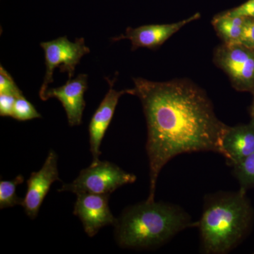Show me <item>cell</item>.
Masks as SVG:
<instances>
[{
	"label": "cell",
	"instance_id": "6da1fadb",
	"mask_svg": "<svg viewBox=\"0 0 254 254\" xmlns=\"http://www.w3.org/2000/svg\"><path fill=\"white\" fill-rule=\"evenodd\" d=\"M133 95L141 100L146 119L150 187L147 201H155L162 169L182 153L211 151L222 155L229 126L218 118L206 93L186 79L152 81L133 78Z\"/></svg>",
	"mask_w": 254,
	"mask_h": 254
},
{
	"label": "cell",
	"instance_id": "7a4b0ae2",
	"mask_svg": "<svg viewBox=\"0 0 254 254\" xmlns=\"http://www.w3.org/2000/svg\"><path fill=\"white\" fill-rule=\"evenodd\" d=\"M186 211L165 202H144L127 207L115 224V237L124 249L150 250L163 245L177 234L198 227Z\"/></svg>",
	"mask_w": 254,
	"mask_h": 254
},
{
	"label": "cell",
	"instance_id": "3957f363",
	"mask_svg": "<svg viewBox=\"0 0 254 254\" xmlns=\"http://www.w3.org/2000/svg\"><path fill=\"white\" fill-rule=\"evenodd\" d=\"M254 217L253 207L245 190L208 195L198 221L202 252L208 254L231 252L248 235Z\"/></svg>",
	"mask_w": 254,
	"mask_h": 254
},
{
	"label": "cell",
	"instance_id": "277c9868",
	"mask_svg": "<svg viewBox=\"0 0 254 254\" xmlns=\"http://www.w3.org/2000/svg\"><path fill=\"white\" fill-rule=\"evenodd\" d=\"M136 177L118 165L108 161L92 162L78 176L69 184H64L59 192L69 191L75 194L82 193L111 194L124 186L136 182Z\"/></svg>",
	"mask_w": 254,
	"mask_h": 254
},
{
	"label": "cell",
	"instance_id": "5b68a950",
	"mask_svg": "<svg viewBox=\"0 0 254 254\" xmlns=\"http://www.w3.org/2000/svg\"><path fill=\"white\" fill-rule=\"evenodd\" d=\"M213 62L240 92L254 93V48L240 43H223L215 50Z\"/></svg>",
	"mask_w": 254,
	"mask_h": 254
},
{
	"label": "cell",
	"instance_id": "8992f818",
	"mask_svg": "<svg viewBox=\"0 0 254 254\" xmlns=\"http://www.w3.org/2000/svg\"><path fill=\"white\" fill-rule=\"evenodd\" d=\"M41 46L44 50L46 65V76L39 92L40 98L43 100L48 85L53 82L55 68L59 67L61 72H67L68 78L71 79L75 68L81 58L90 53V49L85 44L84 38H77L74 42H71L66 36L43 42Z\"/></svg>",
	"mask_w": 254,
	"mask_h": 254
},
{
	"label": "cell",
	"instance_id": "52a82bcc",
	"mask_svg": "<svg viewBox=\"0 0 254 254\" xmlns=\"http://www.w3.org/2000/svg\"><path fill=\"white\" fill-rule=\"evenodd\" d=\"M76 196L73 214L81 220L88 237H93L100 229L116 223L109 206L110 194L82 193Z\"/></svg>",
	"mask_w": 254,
	"mask_h": 254
},
{
	"label": "cell",
	"instance_id": "ba28073f",
	"mask_svg": "<svg viewBox=\"0 0 254 254\" xmlns=\"http://www.w3.org/2000/svg\"><path fill=\"white\" fill-rule=\"evenodd\" d=\"M58 155L55 150H50L43 167L38 172H33L27 180V190L23 198L22 207L28 218L38 216L42 203L52 185L60 181L58 167Z\"/></svg>",
	"mask_w": 254,
	"mask_h": 254
},
{
	"label": "cell",
	"instance_id": "9c48e42d",
	"mask_svg": "<svg viewBox=\"0 0 254 254\" xmlns=\"http://www.w3.org/2000/svg\"><path fill=\"white\" fill-rule=\"evenodd\" d=\"M200 17L199 13H196L186 19L176 23L145 25L138 28H128L125 34L115 37L112 41L116 42L121 40H129L132 45V50L139 48L155 49L162 46L170 37L173 36L184 26Z\"/></svg>",
	"mask_w": 254,
	"mask_h": 254
},
{
	"label": "cell",
	"instance_id": "30bf717a",
	"mask_svg": "<svg viewBox=\"0 0 254 254\" xmlns=\"http://www.w3.org/2000/svg\"><path fill=\"white\" fill-rule=\"evenodd\" d=\"M87 88L88 76L79 74L74 79L68 80L63 86L47 90L43 100L57 98L66 112L69 126H78L82 123L83 110L86 107L84 93Z\"/></svg>",
	"mask_w": 254,
	"mask_h": 254
},
{
	"label": "cell",
	"instance_id": "8fae6325",
	"mask_svg": "<svg viewBox=\"0 0 254 254\" xmlns=\"http://www.w3.org/2000/svg\"><path fill=\"white\" fill-rule=\"evenodd\" d=\"M115 81V79L113 81L108 80L109 91L92 117L88 127L90 149L93 155V162L99 160V157L101 154L100 145L113 120L114 113L120 97L125 94L133 95V89L124 90L121 91L114 89Z\"/></svg>",
	"mask_w": 254,
	"mask_h": 254
},
{
	"label": "cell",
	"instance_id": "7c38bea8",
	"mask_svg": "<svg viewBox=\"0 0 254 254\" xmlns=\"http://www.w3.org/2000/svg\"><path fill=\"white\" fill-rule=\"evenodd\" d=\"M222 156L227 165L235 166L254 153V122L228 127L222 139Z\"/></svg>",
	"mask_w": 254,
	"mask_h": 254
},
{
	"label": "cell",
	"instance_id": "4fadbf2b",
	"mask_svg": "<svg viewBox=\"0 0 254 254\" xmlns=\"http://www.w3.org/2000/svg\"><path fill=\"white\" fill-rule=\"evenodd\" d=\"M247 18L242 16H229L223 12L215 16L212 23L223 43H238L243 33Z\"/></svg>",
	"mask_w": 254,
	"mask_h": 254
},
{
	"label": "cell",
	"instance_id": "5bb4252c",
	"mask_svg": "<svg viewBox=\"0 0 254 254\" xmlns=\"http://www.w3.org/2000/svg\"><path fill=\"white\" fill-rule=\"evenodd\" d=\"M24 178L21 175H18L12 180L0 182V208H11L16 205L22 206L23 198L18 197L16 193V187L22 184Z\"/></svg>",
	"mask_w": 254,
	"mask_h": 254
},
{
	"label": "cell",
	"instance_id": "9a60e30c",
	"mask_svg": "<svg viewBox=\"0 0 254 254\" xmlns=\"http://www.w3.org/2000/svg\"><path fill=\"white\" fill-rule=\"evenodd\" d=\"M232 168V173L240 184V190L247 191L254 188V153Z\"/></svg>",
	"mask_w": 254,
	"mask_h": 254
},
{
	"label": "cell",
	"instance_id": "2e32d148",
	"mask_svg": "<svg viewBox=\"0 0 254 254\" xmlns=\"http://www.w3.org/2000/svg\"><path fill=\"white\" fill-rule=\"evenodd\" d=\"M12 118L18 121L25 122L33 119L41 118V114L22 94L18 95L15 101Z\"/></svg>",
	"mask_w": 254,
	"mask_h": 254
},
{
	"label": "cell",
	"instance_id": "e0dca14e",
	"mask_svg": "<svg viewBox=\"0 0 254 254\" xmlns=\"http://www.w3.org/2000/svg\"><path fill=\"white\" fill-rule=\"evenodd\" d=\"M0 93H13L16 96L23 93L16 86L11 75L1 65L0 66Z\"/></svg>",
	"mask_w": 254,
	"mask_h": 254
},
{
	"label": "cell",
	"instance_id": "ac0fdd59",
	"mask_svg": "<svg viewBox=\"0 0 254 254\" xmlns=\"http://www.w3.org/2000/svg\"><path fill=\"white\" fill-rule=\"evenodd\" d=\"M16 95L13 93H0V115L12 118Z\"/></svg>",
	"mask_w": 254,
	"mask_h": 254
},
{
	"label": "cell",
	"instance_id": "d6986e66",
	"mask_svg": "<svg viewBox=\"0 0 254 254\" xmlns=\"http://www.w3.org/2000/svg\"><path fill=\"white\" fill-rule=\"evenodd\" d=\"M224 13L229 16L254 18V0H248L240 6Z\"/></svg>",
	"mask_w": 254,
	"mask_h": 254
},
{
	"label": "cell",
	"instance_id": "ffe728a7",
	"mask_svg": "<svg viewBox=\"0 0 254 254\" xmlns=\"http://www.w3.org/2000/svg\"><path fill=\"white\" fill-rule=\"evenodd\" d=\"M238 43L254 48V18H247Z\"/></svg>",
	"mask_w": 254,
	"mask_h": 254
},
{
	"label": "cell",
	"instance_id": "44dd1931",
	"mask_svg": "<svg viewBox=\"0 0 254 254\" xmlns=\"http://www.w3.org/2000/svg\"><path fill=\"white\" fill-rule=\"evenodd\" d=\"M254 100L253 103H252V106H251L250 109V114H251V118H252V120H253L254 122Z\"/></svg>",
	"mask_w": 254,
	"mask_h": 254
}]
</instances>
